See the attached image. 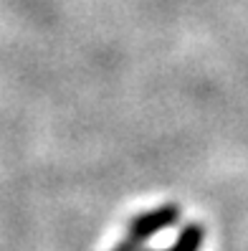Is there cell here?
<instances>
[{
	"label": "cell",
	"instance_id": "cell-1",
	"mask_svg": "<svg viewBox=\"0 0 248 251\" xmlns=\"http://www.w3.org/2000/svg\"><path fill=\"white\" fill-rule=\"evenodd\" d=\"M175 221V211L170 208V211H157V213H147L144 218H139V221H135V228H132V233H135V239H147V236H152L157 228H162V226H170Z\"/></svg>",
	"mask_w": 248,
	"mask_h": 251
}]
</instances>
